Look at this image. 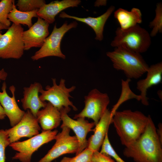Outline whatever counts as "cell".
Returning a JSON list of instances; mask_svg holds the SVG:
<instances>
[{
  "label": "cell",
  "mask_w": 162,
  "mask_h": 162,
  "mask_svg": "<svg viewBox=\"0 0 162 162\" xmlns=\"http://www.w3.org/2000/svg\"><path fill=\"white\" fill-rule=\"evenodd\" d=\"M49 24L38 17L36 22L22 34L24 50L32 47H41L49 34Z\"/></svg>",
  "instance_id": "5bb4252c"
},
{
  "label": "cell",
  "mask_w": 162,
  "mask_h": 162,
  "mask_svg": "<svg viewBox=\"0 0 162 162\" xmlns=\"http://www.w3.org/2000/svg\"><path fill=\"white\" fill-rule=\"evenodd\" d=\"M38 10L30 12H24L17 9L14 3L12 9L8 16V18L13 23L16 25H27L29 28L32 25V19L33 17H38L37 15Z\"/></svg>",
  "instance_id": "7402d4cb"
},
{
  "label": "cell",
  "mask_w": 162,
  "mask_h": 162,
  "mask_svg": "<svg viewBox=\"0 0 162 162\" xmlns=\"http://www.w3.org/2000/svg\"><path fill=\"white\" fill-rule=\"evenodd\" d=\"M7 84L4 82L0 92V103L3 108L6 116L10 121V125L13 127L21 120L25 112L21 110L18 106L15 99V92L16 88L14 85L10 86L9 89L12 94L10 96L6 91Z\"/></svg>",
  "instance_id": "4fadbf2b"
},
{
  "label": "cell",
  "mask_w": 162,
  "mask_h": 162,
  "mask_svg": "<svg viewBox=\"0 0 162 162\" xmlns=\"http://www.w3.org/2000/svg\"><path fill=\"white\" fill-rule=\"evenodd\" d=\"M146 77L137 82L136 89L140 92L141 101L145 106L149 105L147 97L148 89L152 86L160 83L162 80V63L160 62L149 66Z\"/></svg>",
  "instance_id": "9a60e30c"
},
{
  "label": "cell",
  "mask_w": 162,
  "mask_h": 162,
  "mask_svg": "<svg viewBox=\"0 0 162 162\" xmlns=\"http://www.w3.org/2000/svg\"><path fill=\"white\" fill-rule=\"evenodd\" d=\"M91 162H115L111 157L106 154L101 153L99 151L93 152Z\"/></svg>",
  "instance_id": "f546056e"
},
{
  "label": "cell",
  "mask_w": 162,
  "mask_h": 162,
  "mask_svg": "<svg viewBox=\"0 0 162 162\" xmlns=\"http://www.w3.org/2000/svg\"><path fill=\"white\" fill-rule=\"evenodd\" d=\"M53 85L52 86H47L45 90L42 88L40 91L39 98L43 101H47L59 110L63 108L70 110L71 106L75 111L77 110L69 98H73L70 93L74 91L76 86H73L69 88L66 87L64 79H61L59 83L57 85L55 78H52Z\"/></svg>",
  "instance_id": "8992f818"
},
{
  "label": "cell",
  "mask_w": 162,
  "mask_h": 162,
  "mask_svg": "<svg viewBox=\"0 0 162 162\" xmlns=\"http://www.w3.org/2000/svg\"><path fill=\"white\" fill-rule=\"evenodd\" d=\"M106 55L113 68L122 71L128 79L140 78L146 73L149 67L140 54L124 47H115L114 51L107 52Z\"/></svg>",
  "instance_id": "3957f363"
},
{
  "label": "cell",
  "mask_w": 162,
  "mask_h": 162,
  "mask_svg": "<svg viewBox=\"0 0 162 162\" xmlns=\"http://www.w3.org/2000/svg\"><path fill=\"white\" fill-rule=\"evenodd\" d=\"M40 130L36 118L28 110L17 124L5 130L11 143L22 137L31 138L38 135Z\"/></svg>",
  "instance_id": "7c38bea8"
},
{
  "label": "cell",
  "mask_w": 162,
  "mask_h": 162,
  "mask_svg": "<svg viewBox=\"0 0 162 162\" xmlns=\"http://www.w3.org/2000/svg\"><path fill=\"white\" fill-rule=\"evenodd\" d=\"M106 1H98L95 2V6H99L100 5H105L106 4Z\"/></svg>",
  "instance_id": "836d02e7"
},
{
  "label": "cell",
  "mask_w": 162,
  "mask_h": 162,
  "mask_svg": "<svg viewBox=\"0 0 162 162\" xmlns=\"http://www.w3.org/2000/svg\"><path fill=\"white\" fill-rule=\"evenodd\" d=\"M14 0H2L0 1V23L9 27L10 22L8 18L12 10Z\"/></svg>",
  "instance_id": "cb8c5ba5"
},
{
  "label": "cell",
  "mask_w": 162,
  "mask_h": 162,
  "mask_svg": "<svg viewBox=\"0 0 162 162\" xmlns=\"http://www.w3.org/2000/svg\"><path fill=\"white\" fill-rule=\"evenodd\" d=\"M100 152L112 157L116 162H125L117 154L112 147L109 139L108 133L105 136Z\"/></svg>",
  "instance_id": "83f0119b"
},
{
  "label": "cell",
  "mask_w": 162,
  "mask_h": 162,
  "mask_svg": "<svg viewBox=\"0 0 162 162\" xmlns=\"http://www.w3.org/2000/svg\"><path fill=\"white\" fill-rule=\"evenodd\" d=\"M10 143L5 130L0 129V162H5V149Z\"/></svg>",
  "instance_id": "f1b7e54d"
},
{
  "label": "cell",
  "mask_w": 162,
  "mask_h": 162,
  "mask_svg": "<svg viewBox=\"0 0 162 162\" xmlns=\"http://www.w3.org/2000/svg\"><path fill=\"white\" fill-rule=\"evenodd\" d=\"M23 28L20 25L13 23L5 33L0 32V58L18 59L23 54Z\"/></svg>",
  "instance_id": "5b68a950"
},
{
  "label": "cell",
  "mask_w": 162,
  "mask_h": 162,
  "mask_svg": "<svg viewBox=\"0 0 162 162\" xmlns=\"http://www.w3.org/2000/svg\"><path fill=\"white\" fill-rule=\"evenodd\" d=\"M58 131H42L40 134L21 142L10 144L13 149L18 152L12 159L21 162H31L33 153L43 145L55 140Z\"/></svg>",
  "instance_id": "52a82bcc"
},
{
  "label": "cell",
  "mask_w": 162,
  "mask_h": 162,
  "mask_svg": "<svg viewBox=\"0 0 162 162\" xmlns=\"http://www.w3.org/2000/svg\"><path fill=\"white\" fill-rule=\"evenodd\" d=\"M162 144L150 115L143 133L134 142L125 147L123 153L135 162H162Z\"/></svg>",
  "instance_id": "6da1fadb"
},
{
  "label": "cell",
  "mask_w": 162,
  "mask_h": 162,
  "mask_svg": "<svg viewBox=\"0 0 162 162\" xmlns=\"http://www.w3.org/2000/svg\"><path fill=\"white\" fill-rule=\"evenodd\" d=\"M84 98V108L80 112L75 115L74 118L81 117L91 118L96 125L107 109L110 102L109 96L107 93H102L94 88Z\"/></svg>",
  "instance_id": "9c48e42d"
},
{
  "label": "cell",
  "mask_w": 162,
  "mask_h": 162,
  "mask_svg": "<svg viewBox=\"0 0 162 162\" xmlns=\"http://www.w3.org/2000/svg\"><path fill=\"white\" fill-rule=\"evenodd\" d=\"M115 9V7L112 6L108 8L105 13L96 17H88L80 18L69 15L64 11L61 13L59 17L62 18L73 19L87 24L94 30L96 34L95 39L100 41L103 38V32L105 24Z\"/></svg>",
  "instance_id": "d6986e66"
},
{
  "label": "cell",
  "mask_w": 162,
  "mask_h": 162,
  "mask_svg": "<svg viewBox=\"0 0 162 162\" xmlns=\"http://www.w3.org/2000/svg\"><path fill=\"white\" fill-rule=\"evenodd\" d=\"M149 116L130 110L115 112L112 123L123 145L127 147L139 138L145 129Z\"/></svg>",
  "instance_id": "7a4b0ae2"
},
{
  "label": "cell",
  "mask_w": 162,
  "mask_h": 162,
  "mask_svg": "<svg viewBox=\"0 0 162 162\" xmlns=\"http://www.w3.org/2000/svg\"><path fill=\"white\" fill-rule=\"evenodd\" d=\"M157 135L159 140L162 143V124L160 123L158 124V128L156 130Z\"/></svg>",
  "instance_id": "4dcf8cb0"
},
{
  "label": "cell",
  "mask_w": 162,
  "mask_h": 162,
  "mask_svg": "<svg viewBox=\"0 0 162 162\" xmlns=\"http://www.w3.org/2000/svg\"><path fill=\"white\" fill-rule=\"evenodd\" d=\"M9 28L0 23V32L1 30L4 29H8Z\"/></svg>",
  "instance_id": "e575fe53"
},
{
  "label": "cell",
  "mask_w": 162,
  "mask_h": 162,
  "mask_svg": "<svg viewBox=\"0 0 162 162\" xmlns=\"http://www.w3.org/2000/svg\"><path fill=\"white\" fill-rule=\"evenodd\" d=\"M7 76V73L3 68L0 70V80L4 81L6 79Z\"/></svg>",
  "instance_id": "1f68e13d"
},
{
  "label": "cell",
  "mask_w": 162,
  "mask_h": 162,
  "mask_svg": "<svg viewBox=\"0 0 162 162\" xmlns=\"http://www.w3.org/2000/svg\"><path fill=\"white\" fill-rule=\"evenodd\" d=\"M77 25L75 21L69 24L66 22L61 27L57 28L56 24L51 34L45 39L40 49L31 57L32 59L34 61L37 60L51 56L65 59L66 56L61 50V41L65 33L70 29L76 27Z\"/></svg>",
  "instance_id": "ba28073f"
},
{
  "label": "cell",
  "mask_w": 162,
  "mask_h": 162,
  "mask_svg": "<svg viewBox=\"0 0 162 162\" xmlns=\"http://www.w3.org/2000/svg\"><path fill=\"white\" fill-rule=\"evenodd\" d=\"M155 12V17L149 24L150 27L152 28L150 34L151 37L154 36L158 32H162V4L161 2L157 4Z\"/></svg>",
  "instance_id": "d4e9b609"
},
{
  "label": "cell",
  "mask_w": 162,
  "mask_h": 162,
  "mask_svg": "<svg viewBox=\"0 0 162 162\" xmlns=\"http://www.w3.org/2000/svg\"><path fill=\"white\" fill-rule=\"evenodd\" d=\"M43 0H18L16 4L19 10L24 12H30L38 10L44 4Z\"/></svg>",
  "instance_id": "484cf974"
},
{
  "label": "cell",
  "mask_w": 162,
  "mask_h": 162,
  "mask_svg": "<svg viewBox=\"0 0 162 162\" xmlns=\"http://www.w3.org/2000/svg\"><path fill=\"white\" fill-rule=\"evenodd\" d=\"M42 88L40 83L36 82L23 88V98L21 100L22 107L25 110H29L35 117L38 111L41 108L44 107L47 103L39 98V93Z\"/></svg>",
  "instance_id": "2e32d148"
},
{
  "label": "cell",
  "mask_w": 162,
  "mask_h": 162,
  "mask_svg": "<svg viewBox=\"0 0 162 162\" xmlns=\"http://www.w3.org/2000/svg\"><path fill=\"white\" fill-rule=\"evenodd\" d=\"M70 110L64 108L59 110L62 122L61 127L66 126L72 130L75 133L79 142V148L76 153V155L87 148V135L89 132L94 131L92 128L95 125L94 122H89L85 118H79L76 120L71 118L68 115Z\"/></svg>",
  "instance_id": "8fae6325"
},
{
  "label": "cell",
  "mask_w": 162,
  "mask_h": 162,
  "mask_svg": "<svg viewBox=\"0 0 162 162\" xmlns=\"http://www.w3.org/2000/svg\"><path fill=\"white\" fill-rule=\"evenodd\" d=\"M131 79L128 78L126 80H122V92L121 96L118 100L113 106L110 111L111 115L112 117L119 107L124 102L134 98L138 101L141 100V97L140 95L136 94L130 89L129 83Z\"/></svg>",
  "instance_id": "603a6c76"
},
{
  "label": "cell",
  "mask_w": 162,
  "mask_h": 162,
  "mask_svg": "<svg viewBox=\"0 0 162 162\" xmlns=\"http://www.w3.org/2000/svg\"></svg>",
  "instance_id": "d590c367"
},
{
  "label": "cell",
  "mask_w": 162,
  "mask_h": 162,
  "mask_svg": "<svg viewBox=\"0 0 162 162\" xmlns=\"http://www.w3.org/2000/svg\"><path fill=\"white\" fill-rule=\"evenodd\" d=\"M61 132L57 134L56 142L47 153L37 162H51L61 156L67 154L76 153L79 142L76 136L70 134V129L66 126L61 127Z\"/></svg>",
  "instance_id": "30bf717a"
},
{
  "label": "cell",
  "mask_w": 162,
  "mask_h": 162,
  "mask_svg": "<svg viewBox=\"0 0 162 162\" xmlns=\"http://www.w3.org/2000/svg\"><path fill=\"white\" fill-rule=\"evenodd\" d=\"M142 14L138 8H133L130 11L119 8L114 13V16L118 20L120 29L126 30L142 22Z\"/></svg>",
  "instance_id": "44dd1931"
},
{
  "label": "cell",
  "mask_w": 162,
  "mask_h": 162,
  "mask_svg": "<svg viewBox=\"0 0 162 162\" xmlns=\"http://www.w3.org/2000/svg\"><path fill=\"white\" fill-rule=\"evenodd\" d=\"M36 118L43 131L52 130L56 128L62 121L59 110L49 102L38 111Z\"/></svg>",
  "instance_id": "ffe728a7"
},
{
  "label": "cell",
  "mask_w": 162,
  "mask_h": 162,
  "mask_svg": "<svg viewBox=\"0 0 162 162\" xmlns=\"http://www.w3.org/2000/svg\"><path fill=\"white\" fill-rule=\"evenodd\" d=\"M80 0L56 1L45 4L38 11L37 15L49 24L55 21L56 16L62 10L69 7H76L81 3Z\"/></svg>",
  "instance_id": "ac0fdd59"
},
{
  "label": "cell",
  "mask_w": 162,
  "mask_h": 162,
  "mask_svg": "<svg viewBox=\"0 0 162 162\" xmlns=\"http://www.w3.org/2000/svg\"><path fill=\"white\" fill-rule=\"evenodd\" d=\"M151 43L148 32L138 24L126 30L118 28L111 45L115 47H124L140 54L148 50Z\"/></svg>",
  "instance_id": "277c9868"
},
{
  "label": "cell",
  "mask_w": 162,
  "mask_h": 162,
  "mask_svg": "<svg viewBox=\"0 0 162 162\" xmlns=\"http://www.w3.org/2000/svg\"><path fill=\"white\" fill-rule=\"evenodd\" d=\"M6 116L4 110L0 103V120L4 119Z\"/></svg>",
  "instance_id": "d6a6232c"
},
{
  "label": "cell",
  "mask_w": 162,
  "mask_h": 162,
  "mask_svg": "<svg viewBox=\"0 0 162 162\" xmlns=\"http://www.w3.org/2000/svg\"><path fill=\"white\" fill-rule=\"evenodd\" d=\"M93 152L87 148L74 157H63L60 162H91Z\"/></svg>",
  "instance_id": "4316f807"
},
{
  "label": "cell",
  "mask_w": 162,
  "mask_h": 162,
  "mask_svg": "<svg viewBox=\"0 0 162 162\" xmlns=\"http://www.w3.org/2000/svg\"><path fill=\"white\" fill-rule=\"evenodd\" d=\"M112 119L110 111L107 109L95 125L94 134L88 140L87 148L93 152L99 151L108 133L109 126L112 123Z\"/></svg>",
  "instance_id": "e0dca14e"
}]
</instances>
